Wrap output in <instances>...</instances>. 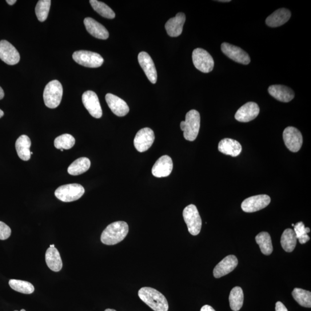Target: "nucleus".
Listing matches in <instances>:
<instances>
[{"label":"nucleus","instance_id":"obj_12","mask_svg":"<svg viewBox=\"0 0 311 311\" xmlns=\"http://www.w3.org/2000/svg\"><path fill=\"white\" fill-rule=\"evenodd\" d=\"M153 131L149 127L139 130L134 139V145L139 152L148 150L154 141Z\"/></svg>","mask_w":311,"mask_h":311},{"label":"nucleus","instance_id":"obj_31","mask_svg":"<svg viewBox=\"0 0 311 311\" xmlns=\"http://www.w3.org/2000/svg\"><path fill=\"white\" fill-rule=\"evenodd\" d=\"M295 300L298 304L306 308L311 307V293L309 291L300 288H294L292 293Z\"/></svg>","mask_w":311,"mask_h":311},{"label":"nucleus","instance_id":"obj_3","mask_svg":"<svg viewBox=\"0 0 311 311\" xmlns=\"http://www.w3.org/2000/svg\"><path fill=\"white\" fill-rule=\"evenodd\" d=\"M200 122V114L197 110H191L186 114L185 121H182L180 125L186 140L193 141L197 138Z\"/></svg>","mask_w":311,"mask_h":311},{"label":"nucleus","instance_id":"obj_1","mask_svg":"<svg viewBox=\"0 0 311 311\" xmlns=\"http://www.w3.org/2000/svg\"><path fill=\"white\" fill-rule=\"evenodd\" d=\"M128 232L129 226L126 222H114L103 231L101 242L106 245H115L123 241Z\"/></svg>","mask_w":311,"mask_h":311},{"label":"nucleus","instance_id":"obj_47","mask_svg":"<svg viewBox=\"0 0 311 311\" xmlns=\"http://www.w3.org/2000/svg\"><path fill=\"white\" fill-rule=\"evenodd\" d=\"M33 152H32V151H31V154H33Z\"/></svg>","mask_w":311,"mask_h":311},{"label":"nucleus","instance_id":"obj_8","mask_svg":"<svg viewBox=\"0 0 311 311\" xmlns=\"http://www.w3.org/2000/svg\"><path fill=\"white\" fill-rule=\"evenodd\" d=\"M194 65L203 73H209L213 69L214 62L211 55L201 48L195 49L192 54Z\"/></svg>","mask_w":311,"mask_h":311},{"label":"nucleus","instance_id":"obj_30","mask_svg":"<svg viewBox=\"0 0 311 311\" xmlns=\"http://www.w3.org/2000/svg\"><path fill=\"white\" fill-rule=\"evenodd\" d=\"M230 308L234 311H238L242 308L244 301V294L241 287H235L231 290L229 297Z\"/></svg>","mask_w":311,"mask_h":311},{"label":"nucleus","instance_id":"obj_17","mask_svg":"<svg viewBox=\"0 0 311 311\" xmlns=\"http://www.w3.org/2000/svg\"><path fill=\"white\" fill-rule=\"evenodd\" d=\"M238 265L237 258L235 255H228L215 267L213 270L214 277L219 278L228 274L237 268Z\"/></svg>","mask_w":311,"mask_h":311},{"label":"nucleus","instance_id":"obj_26","mask_svg":"<svg viewBox=\"0 0 311 311\" xmlns=\"http://www.w3.org/2000/svg\"><path fill=\"white\" fill-rule=\"evenodd\" d=\"M30 138L26 135L20 136L15 143L16 150L20 159L23 161H29L31 158Z\"/></svg>","mask_w":311,"mask_h":311},{"label":"nucleus","instance_id":"obj_24","mask_svg":"<svg viewBox=\"0 0 311 311\" xmlns=\"http://www.w3.org/2000/svg\"><path fill=\"white\" fill-rule=\"evenodd\" d=\"M291 17V13L286 9H279L274 12L266 20V25L270 27H278L288 22Z\"/></svg>","mask_w":311,"mask_h":311},{"label":"nucleus","instance_id":"obj_15","mask_svg":"<svg viewBox=\"0 0 311 311\" xmlns=\"http://www.w3.org/2000/svg\"><path fill=\"white\" fill-rule=\"evenodd\" d=\"M138 60L141 68L144 71L146 77L152 84L157 82L158 74L156 69L153 59L150 55L145 51L139 53L138 56Z\"/></svg>","mask_w":311,"mask_h":311},{"label":"nucleus","instance_id":"obj_2","mask_svg":"<svg viewBox=\"0 0 311 311\" xmlns=\"http://www.w3.org/2000/svg\"><path fill=\"white\" fill-rule=\"evenodd\" d=\"M141 300L154 311H168V301L162 293L150 287H143L138 291Z\"/></svg>","mask_w":311,"mask_h":311},{"label":"nucleus","instance_id":"obj_21","mask_svg":"<svg viewBox=\"0 0 311 311\" xmlns=\"http://www.w3.org/2000/svg\"><path fill=\"white\" fill-rule=\"evenodd\" d=\"M88 32L96 38L106 40L109 37L108 31L101 23L93 18H86L84 21Z\"/></svg>","mask_w":311,"mask_h":311},{"label":"nucleus","instance_id":"obj_29","mask_svg":"<svg viewBox=\"0 0 311 311\" xmlns=\"http://www.w3.org/2000/svg\"><path fill=\"white\" fill-rule=\"evenodd\" d=\"M255 241L260 247L262 254L266 255H269L272 253L273 247L272 245V239L269 233L262 232L257 235L255 238Z\"/></svg>","mask_w":311,"mask_h":311},{"label":"nucleus","instance_id":"obj_36","mask_svg":"<svg viewBox=\"0 0 311 311\" xmlns=\"http://www.w3.org/2000/svg\"><path fill=\"white\" fill-rule=\"evenodd\" d=\"M294 231L296 234L297 239H298L300 244H305V243L310 240L308 234L310 232V229L306 228L304 223L298 222L294 226Z\"/></svg>","mask_w":311,"mask_h":311},{"label":"nucleus","instance_id":"obj_18","mask_svg":"<svg viewBox=\"0 0 311 311\" xmlns=\"http://www.w3.org/2000/svg\"><path fill=\"white\" fill-rule=\"evenodd\" d=\"M173 169L172 159L167 155L163 156L159 158L152 167L151 173L154 177L157 178L169 176Z\"/></svg>","mask_w":311,"mask_h":311},{"label":"nucleus","instance_id":"obj_49","mask_svg":"<svg viewBox=\"0 0 311 311\" xmlns=\"http://www.w3.org/2000/svg\"><path fill=\"white\" fill-rule=\"evenodd\" d=\"M292 225L293 226H294V225L293 224H292Z\"/></svg>","mask_w":311,"mask_h":311},{"label":"nucleus","instance_id":"obj_27","mask_svg":"<svg viewBox=\"0 0 311 311\" xmlns=\"http://www.w3.org/2000/svg\"><path fill=\"white\" fill-rule=\"evenodd\" d=\"M91 167V162L89 159L87 158H81L74 161L67 169V172L73 176L83 174Z\"/></svg>","mask_w":311,"mask_h":311},{"label":"nucleus","instance_id":"obj_34","mask_svg":"<svg viewBox=\"0 0 311 311\" xmlns=\"http://www.w3.org/2000/svg\"><path fill=\"white\" fill-rule=\"evenodd\" d=\"M75 142V139L72 135L64 134L55 139L54 146L58 149H70L74 145Z\"/></svg>","mask_w":311,"mask_h":311},{"label":"nucleus","instance_id":"obj_11","mask_svg":"<svg viewBox=\"0 0 311 311\" xmlns=\"http://www.w3.org/2000/svg\"><path fill=\"white\" fill-rule=\"evenodd\" d=\"M221 48L222 53L233 61L243 65L249 64L251 61L249 55L241 47L224 42L221 44Z\"/></svg>","mask_w":311,"mask_h":311},{"label":"nucleus","instance_id":"obj_41","mask_svg":"<svg viewBox=\"0 0 311 311\" xmlns=\"http://www.w3.org/2000/svg\"><path fill=\"white\" fill-rule=\"evenodd\" d=\"M6 2L9 4V5L13 6L17 3V1H16V0H7Z\"/></svg>","mask_w":311,"mask_h":311},{"label":"nucleus","instance_id":"obj_10","mask_svg":"<svg viewBox=\"0 0 311 311\" xmlns=\"http://www.w3.org/2000/svg\"><path fill=\"white\" fill-rule=\"evenodd\" d=\"M268 195H258L245 199L242 203V209L245 212L253 213L265 208L270 203Z\"/></svg>","mask_w":311,"mask_h":311},{"label":"nucleus","instance_id":"obj_25","mask_svg":"<svg viewBox=\"0 0 311 311\" xmlns=\"http://www.w3.org/2000/svg\"><path fill=\"white\" fill-rule=\"evenodd\" d=\"M46 263L49 268L58 272L62 268V261L60 254L55 247H49L45 254Z\"/></svg>","mask_w":311,"mask_h":311},{"label":"nucleus","instance_id":"obj_42","mask_svg":"<svg viewBox=\"0 0 311 311\" xmlns=\"http://www.w3.org/2000/svg\"><path fill=\"white\" fill-rule=\"evenodd\" d=\"M4 115H5V113H4L3 111L0 109V118H2Z\"/></svg>","mask_w":311,"mask_h":311},{"label":"nucleus","instance_id":"obj_48","mask_svg":"<svg viewBox=\"0 0 311 311\" xmlns=\"http://www.w3.org/2000/svg\"><path fill=\"white\" fill-rule=\"evenodd\" d=\"M60 150H61V151H63V149H61Z\"/></svg>","mask_w":311,"mask_h":311},{"label":"nucleus","instance_id":"obj_19","mask_svg":"<svg viewBox=\"0 0 311 311\" xmlns=\"http://www.w3.org/2000/svg\"><path fill=\"white\" fill-rule=\"evenodd\" d=\"M106 101L112 112L118 117H124L129 112V107L125 101L111 94L106 95Z\"/></svg>","mask_w":311,"mask_h":311},{"label":"nucleus","instance_id":"obj_28","mask_svg":"<svg viewBox=\"0 0 311 311\" xmlns=\"http://www.w3.org/2000/svg\"><path fill=\"white\" fill-rule=\"evenodd\" d=\"M296 234L292 229H286L283 232L281 238L282 248L287 253H291L294 250L297 244Z\"/></svg>","mask_w":311,"mask_h":311},{"label":"nucleus","instance_id":"obj_9","mask_svg":"<svg viewBox=\"0 0 311 311\" xmlns=\"http://www.w3.org/2000/svg\"><path fill=\"white\" fill-rule=\"evenodd\" d=\"M283 139L287 148L292 152H297L301 149L303 142L302 136L300 131L296 127H286L283 132Z\"/></svg>","mask_w":311,"mask_h":311},{"label":"nucleus","instance_id":"obj_35","mask_svg":"<svg viewBox=\"0 0 311 311\" xmlns=\"http://www.w3.org/2000/svg\"><path fill=\"white\" fill-rule=\"evenodd\" d=\"M51 2L50 0H40L35 8V14L38 21L45 22L49 15Z\"/></svg>","mask_w":311,"mask_h":311},{"label":"nucleus","instance_id":"obj_13","mask_svg":"<svg viewBox=\"0 0 311 311\" xmlns=\"http://www.w3.org/2000/svg\"><path fill=\"white\" fill-rule=\"evenodd\" d=\"M82 102L89 113L95 118H101L102 110L97 94L94 91H87L82 96Z\"/></svg>","mask_w":311,"mask_h":311},{"label":"nucleus","instance_id":"obj_46","mask_svg":"<svg viewBox=\"0 0 311 311\" xmlns=\"http://www.w3.org/2000/svg\"><path fill=\"white\" fill-rule=\"evenodd\" d=\"M15 311H18V310H15ZM21 311H26L25 309H22Z\"/></svg>","mask_w":311,"mask_h":311},{"label":"nucleus","instance_id":"obj_22","mask_svg":"<svg viewBox=\"0 0 311 311\" xmlns=\"http://www.w3.org/2000/svg\"><path fill=\"white\" fill-rule=\"evenodd\" d=\"M268 92L272 97L282 102H289L294 98L292 90L283 85L271 86L269 87Z\"/></svg>","mask_w":311,"mask_h":311},{"label":"nucleus","instance_id":"obj_39","mask_svg":"<svg viewBox=\"0 0 311 311\" xmlns=\"http://www.w3.org/2000/svg\"><path fill=\"white\" fill-rule=\"evenodd\" d=\"M200 311H216V310H215L213 309L212 306H211L209 305H205L202 307Z\"/></svg>","mask_w":311,"mask_h":311},{"label":"nucleus","instance_id":"obj_40","mask_svg":"<svg viewBox=\"0 0 311 311\" xmlns=\"http://www.w3.org/2000/svg\"><path fill=\"white\" fill-rule=\"evenodd\" d=\"M5 92L3 90L2 88L0 87V100H2L5 97Z\"/></svg>","mask_w":311,"mask_h":311},{"label":"nucleus","instance_id":"obj_43","mask_svg":"<svg viewBox=\"0 0 311 311\" xmlns=\"http://www.w3.org/2000/svg\"><path fill=\"white\" fill-rule=\"evenodd\" d=\"M218 2H221V3H229L230 2V0H228V1H226V0H224V1H217Z\"/></svg>","mask_w":311,"mask_h":311},{"label":"nucleus","instance_id":"obj_7","mask_svg":"<svg viewBox=\"0 0 311 311\" xmlns=\"http://www.w3.org/2000/svg\"><path fill=\"white\" fill-rule=\"evenodd\" d=\"M72 57L73 60L79 64L91 68L101 66L104 62V59L101 55L90 51H75Z\"/></svg>","mask_w":311,"mask_h":311},{"label":"nucleus","instance_id":"obj_32","mask_svg":"<svg viewBox=\"0 0 311 311\" xmlns=\"http://www.w3.org/2000/svg\"><path fill=\"white\" fill-rule=\"evenodd\" d=\"M90 3L93 9L102 17L110 19L115 18L114 12L105 3L97 1V0H91Z\"/></svg>","mask_w":311,"mask_h":311},{"label":"nucleus","instance_id":"obj_16","mask_svg":"<svg viewBox=\"0 0 311 311\" xmlns=\"http://www.w3.org/2000/svg\"><path fill=\"white\" fill-rule=\"evenodd\" d=\"M259 107L256 103L248 102L239 109L235 117L241 122H249L254 120L259 113Z\"/></svg>","mask_w":311,"mask_h":311},{"label":"nucleus","instance_id":"obj_23","mask_svg":"<svg viewBox=\"0 0 311 311\" xmlns=\"http://www.w3.org/2000/svg\"><path fill=\"white\" fill-rule=\"evenodd\" d=\"M218 149L223 154L237 157L241 154L242 147L241 143L235 139L224 138L219 142Z\"/></svg>","mask_w":311,"mask_h":311},{"label":"nucleus","instance_id":"obj_37","mask_svg":"<svg viewBox=\"0 0 311 311\" xmlns=\"http://www.w3.org/2000/svg\"><path fill=\"white\" fill-rule=\"evenodd\" d=\"M11 235V229L5 222L0 221V240L5 241L9 239Z\"/></svg>","mask_w":311,"mask_h":311},{"label":"nucleus","instance_id":"obj_14","mask_svg":"<svg viewBox=\"0 0 311 311\" xmlns=\"http://www.w3.org/2000/svg\"><path fill=\"white\" fill-rule=\"evenodd\" d=\"M0 59L8 65H14L19 62L21 57L18 51L11 43L2 40L0 41Z\"/></svg>","mask_w":311,"mask_h":311},{"label":"nucleus","instance_id":"obj_4","mask_svg":"<svg viewBox=\"0 0 311 311\" xmlns=\"http://www.w3.org/2000/svg\"><path fill=\"white\" fill-rule=\"evenodd\" d=\"M63 95V88L60 82L52 81L46 86L43 92L45 105L50 109L57 108L60 105Z\"/></svg>","mask_w":311,"mask_h":311},{"label":"nucleus","instance_id":"obj_33","mask_svg":"<svg viewBox=\"0 0 311 311\" xmlns=\"http://www.w3.org/2000/svg\"><path fill=\"white\" fill-rule=\"evenodd\" d=\"M9 285L12 289L23 294H31L35 290L33 285L25 281L11 280L9 281Z\"/></svg>","mask_w":311,"mask_h":311},{"label":"nucleus","instance_id":"obj_6","mask_svg":"<svg viewBox=\"0 0 311 311\" xmlns=\"http://www.w3.org/2000/svg\"><path fill=\"white\" fill-rule=\"evenodd\" d=\"M183 216L190 234L197 236L200 233L202 220L196 206L193 204L186 206L183 210Z\"/></svg>","mask_w":311,"mask_h":311},{"label":"nucleus","instance_id":"obj_5","mask_svg":"<svg viewBox=\"0 0 311 311\" xmlns=\"http://www.w3.org/2000/svg\"><path fill=\"white\" fill-rule=\"evenodd\" d=\"M85 193V189L81 185L73 183L58 187L55 191V195L59 200L70 202L78 200Z\"/></svg>","mask_w":311,"mask_h":311},{"label":"nucleus","instance_id":"obj_20","mask_svg":"<svg viewBox=\"0 0 311 311\" xmlns=\"http://www.w3.org/2000/svg\"><path fill=\"white\" fill-rule=\"evenodd\" d=\"M186 21V16L183 13H178L174 18L169 20L165 28L167 34L171 37H177L182 33L183 26Z\"/></svg>","mask_w":311,"mask_h":311},{"label":"nucleus","instance_id":"obj_38","mask_svg":"<svg viewBox=\"0 0 311 311\" xmlns=\"http://www.w3.org/2000/svg\"><path fill=\"white\" fill-rule=\"evenodd\" d=\"M276 311H288L286 306L280 301H278L276 304Z\"/></svg>","mask_w":311,"mask_h":311},{"label":"nucleus","instance_id":"obj_44","mask_svg":"<svg viewBox=\"0 0 311 311\" xmlns=\"http://www.w3.org/2000/svg\"><path fill=\"white\" fill-rule=\"evenodd\" d=\"M105 311H117L116 310L113 309H107Z\"/></svg>","mask_w":311,"mask_h":311},{"label":"nucleus","instance_id":"obj_45","mask_svg":"<svg viewBox=\"0 0 311 311\" xmlns=\"http://www.w3.org/2000/svg\"><path fill=\"white\" fill-rule=\"evenodd\" d=\"M50 247H55L54 245H52L50 246Z\"/></svg>","mask_w":311,"mask_h":311}]
</instances>
